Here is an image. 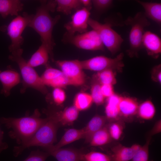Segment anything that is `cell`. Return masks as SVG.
<instances>
[{"mask_svg":"<svg viewBox=\"0 0 161 161\" xmlns=\"http://www.w3.org/2000/svg\"><path fill=\"white\" fill-rule=\"evenodd\" d=\"M28 26L33 29L40 36L43 44L49 51L53 59V49L55 44L52 38V31L55 25L60 18V15L52 17L50 12L55 11L56 7L55 1H41Z\"/></svg>","mask_w":161,"mask_h":161,"instance_id":"obj_1","label":"cell"},{"mask_svg":"<svg viewBox=\"0 0 161 161\" xmlns=\"http://www.w3.org/2000/svg\"><path fill=\"white\" fill-rule=\"evenodd\" d=\"M41 115L38 109H36L31 116L27 114L18 118L2 117L0 123L8 129H11L8 133L9 136L21 145L30 139L46 121L47 118H41Z\"/></svg>","mask_w":161,"mask_h":161,"instance_id":"obj_2","label":"cell"},{"mask_svg":"<svg viewBox=\"0 0 161 161\" xmlns=\"http://www.w3.org/2000/svg\"><path fill=\"white\" fill-rule=\"evenodd\" d=\"M46 122L39 129L34 135L25 143L14 147L13 154L15 157L20 155L27 148L40 146L43 148L50 147L57 140V133L60 126L52 114L47 113Z\"/></svg>","mask_w":161,"mask_h":161,"instance_id":"obj_3","label":"cell"},{"mask_svg":"<svg viewBox=\"0 0 161 161\" xmlns=\"http://www.w3.org/2000/svg\"><path fill=\"white\" fill-rule=\"evenodd\" d=\"M124 23L131 27L129 34V47L126 52L131 58L137 57L139 52L143 48L142 40L144 29L150 25V22L144 13L140 12L133 17H128Z\"/></svg>","mask_w":161,"mask_h":161,"instance_id":"obj_4","label":"cell"},{"mask_svg":"<svg viewBox=\"0 0 161 161\" xmlns=\"http://www.w3.org/2000/svg\"><path fill=\"white\" fill-rule=\"evenodd\" d=\"M23 49L11 53L9 56L10 60L16 62L20 70L23 78V88L21 90L24 92L28 88H31L44 94L47 93L46 86L33 67L29 66L22 57Z\"/></svg>","mask_w":161,"mask_h":161,"instance_id":"obj_5","label":"cell"},{"mask_svg":"<svg viewBox=\"0 0 161 161\" xmlns=\"http://www.w3.org/2000/svg\"><path fill=\"white\" fill-rule=\"evenodd\" d=\"M88 24L98 32L103 45L112 55L116 54L120 50L123 39L112 28L110 24H102L89 18Z\"/></svg>","mask_w":161,"mask_h":161,"instance_id":"obj_6","label":"cell"},{"mask_svg":"<svg viewBox=\"0 0 161 161\" xmlns=\"http://www.w3.org/2000/svg\"><path fill=\"white\" fill-rule=\"evenodd\" d=\"M33 16L24 12L22 16H16L6 27L7 34L11 41L8 47L11 53L22 49L21 46L24 39L22 34L26 27L28 26Z\"/></svg>","mask_w":161,"mask_h":161,"instance_id":"obj_7","label":"cell"},{"mask_svg":"<svg viewBox=\"0 0 161 161\" xmlns=\"http://www.w3.org/2000/svg\"><path fill=\"white\" fill-rule=\"evenodd\" d=\"M123 53H120L114 58L104 56H98L89 59L80 61L83 69L100 72L110 69L115 72H122L124 65L123 61Z\"/></svg>","mask_w":161,"mask_h":161,"instance_id":"obj_8","label":"cell"},{"mask_svg":"<svg viewBox=\"0 0 161 161\" xmlns=\"http://www.w3.org/2000/svg\"><path fill=\"white\" fill-rule=\"evenodd\" d=\"M64 39L66 42L82 49L103 51L104 49V46L99 34L93 29L72 36L65 34Z\"/></svg>","mask_w":161,"mask_h":161,"instance_id":"obj_9","label":"cell"},{"mask_svg":"<svg viewBox=\"0 0 161 161\" xmlns=\"http://www.w3.org/2000/svg\"><path fill=\"white\" fill-rule=\"evenodd\" d=\"M55 63L63 73L74 82L76 86L85 83L86 75L83 71L80 61L76 59L58 60Z\"/></svg>","mask_w":161,"mask_h":161,"instance_id":"obj_10","label":"cell"},{"mask_svg":"<svg viewBox=\"0 0 161 161\" xmlns=\"http://www.w3.org/2000/svg\"><path fill=\"white\" fill-rule=\"evenodd\" d=\"M90 14V10L84 7L77 10L72 16L71 20L64 25L67 30L65 34L72 36L76 32L82 34L87 31Z\"/></svg>","mask_w":161,"mask_h":161,"instance_id":"obj_11","label":"cell"},{"mask_svg":"<svg viewBox=\"0 0 161 161\" xmlns=\"http://www.w3.org/2000/svg\"><path fill=\"white\" fill-rule=\"evenodd\" d=\"M45 71L41 76L44 84L54 88H62L69 85L76 86L74 82L61 70L47 64Z\"/></svg>","mask_w":161,"mask_h":161,"instance_id":"obj_12","label":"cell"},{"mask_svg":"<svg viewBox=\"0 0 161 161\" xmlns=\"http://www.w3.org/2000/svg\"><path fill=\"white\" fill-rule=\"evenodd\" d=\"M44 149L58 161H81L82 155L85 153L82 150L73 148Z\"/></svg>","mask_w":161,"mask_h":161,"instance_id":"obj_13","label":"cell"},{"mask_svg":"<svg viewBox=\"0 0 161 161\" xmlns=\"http://www.w3.org/2000/svg\"><path fill=\"white\" fill-rule=\"evenodd\" d=\"M142 44L148 55L152 58H157L161 54V40L156 34L149 31L145 32Z\"/></svg>","mask_w":161,"mask_h":161,"instance_id":"obj_14","label":"cell"},{"mask_svg":"<svg viewBox=\"0 0 161 161\" xmlns=\"http://www.w3.org/2000/svg\"><path fill=\"white\" fill-rule=\"evenodd\" d=\"M0 81L2 85L1 93L7 97L12 89L20 83V76L18 73L12 69L0 71Z\"/></svg>","mask_w":161,"mask_h":161,"instance_id":"obj_15","label":"cell"},{"mask_svg":"<svg viewBox=\"0 0 161 161\" xmlns=\"http://www.w3.org/2000/svg\"><path fill=\"white\" fill-rule=\"evenodd\" d=\"M49 111L55 116L60 126H71L78 118L79 111L73 105L63 111Z\"/></svg>","mask_w":161,"mask_h":161,"instance_id":"obj_16","label":"cell"},{"mask_svg":"<svg viewBox=\"0 0 161 161\" xmlns=\"http://www.w3.org/2000/svg\"><path fill=\"white\" fill-rule=\"evenodd\" d=\"M139 106L136 100L120 96L119 107L120 119L130 118L137 114Z\"/></svg>","mask_w":161,"mask_h":161,"instance_id":"obj_17","label":"cell"},{"mask_svg":"<svg viewBox=\"0 0 161 161\" xmlns=\"http://www.w3.org/2000/svg\"><path fill=\"white\" fill-rule=\"evenodd\" d=\"M85 132L83 128L80 129H70L66 130L60 140L56 144L44 149H56L82 138H84Z\"/></svg>","mask_w":161,"mask_h":161,"instance_id":"obj_18","label":"cell"},{"mask_svg":"<svg viewBox=\"0 0 161 161\" xmlns=\"http://www.w3.org/2000/svg\"><path fill=\"white\" fill-rule=\"evenodd\" d=\"M107 120L106 116L97 115L90 120L83 128L86 143H89L94 134L106 124Z\"/></svg>","mask_w":161,"mask_h":161,"instance_id":"obj_19","label":"cell"},{"mask_svg":"<svg viewBox=\"0 0 161 161\" xmlns=\"http://www.w3.org/2000/svg\"><path fill=\"white\" fill-rule=\"evenodd\" d=\"M24 4L18 0H0V14L3 18L9 15L18 16Z\"/></svg>","mask_w":161,"mask_h":161,"instance_id":"obj_20","label":"cell"},{"mask_svg":"<svg viewBox=\"0 0 161 161\" xmlns=\"http://www.w3.org/2000/svg\"><path fill=\"white\" fill-rule=\"evenodd\" d=\"M111 150L112 153L109 155L111 161H129L137 152L131 147H126L120 144L112 147Z\"/></svg>","mask_w":161,"mask_h":161,"instance_id":"obj_21","label":"cell"},{"mask_svg":"<svg viewBox=\"0 0 161 161\" xmlns=\"http://www.w3.org/2000/svg\"><path fill=\"white\" fill-rule=\"evenodd\" d=\"M145 10L144 13L147 18L152 20L158 25L161 24V4L137 0Z\"/></svg>","mask_w":161,"mask_h":161,"instance_id":"obj_22","label":"cell"},{"mask_svg":"<svg viewBox=\"0 0 161 161\" xmlns=\"http://www.w3.org/2000/svg\"><path fill=\"white\" fill-rule=\"evenodd\" d=\"M120 97V96L114 93L107 98L105 113L107 120L112 121L121 119L119 107Z\"/></svg>","mask_w":161,"mask_h":161,"instance_id":"obj_23","label":"cell"},{"mask_svg":"<svg viewBox=\"0 0 161 161\" xmlns=\"http://www.w3.org/2000/svg\"><path fill=\"white\" fill-rule=\"evenodd\" d=\"M50 56L49 51L44 45L41 44L38 49L27 61L28 64L34 68L47 64Z\"/></svg>","mask_w":161,"mask_h":161,"instance_id":"obj_24","label":"cell"},{"mask_svg":"<svg viewBox=\"0 0 161 161\" xmlns=\"http://www.w3.org/2000/svg\"><path fill=\"white\" fill-rule=\"evenodd\" d=\"M112 140L106 124L94 134L89 143L90 146H100L110 143Z\"/></svg>","mask_w":161,"mask_h":161,"instance_id":"obj_25","label":"cell"},{"mask_svg":"<svg viewBox=\"0 0 161 161\" xmlns=\"http://www.w3.org/2000/svg\"><path fill=\"white\" fill-rule=\"evenodd\" d=\"M56 9L57 11L68 15L72 11L77 10L82 7L80 0H56Z\"/></svg>","mask_w":161,"mask_h":161,"instance_id":"obj_26","label":"cell"},{"mask_svg":"<svg viewBox=\"0 0 161 161\" xmlns=\"http://www.w3.org/2000/svg\"><path fill=\"white\" fill-rule=\"evenodd\" d=\"M115 71L110 69H107L97 72L93 76V79L100 85H115L117 83Z\"/></svg>","mask_w":161,"mask_h":161,"instance_id":"obj_27","label":"cell"},{"mask_svg":"<svg viewBox=\"0 0 161 161\" xmlns=\"http://www.w3.org/2000/svg\"><path fill=\"white\" fill-rule=\"evenodd\" d=\"M93 102L90 94L80 92L76 95L74 100L73 106L79 111H83L88 109Z\"/></svg>","mask_w":161,"mask_h":161,"instance_id":"obj_28","label":"cell"},{"mask_svg":"<svg viewBox=\"0 0 161 161\" xmlns=\"http://www.w3.org/2000/svg\"><path fill=\"white\" fill-rule=\"evenodd\" d=\"M155 112V108L153 103L150 100H147L139 105L137 114L142 119L149 120L154 117Z\"/></svg>","mask_w":161,"mask_h":161,"instance_id":"obj_29","label":"cell"},{"mask_svg":"<svg viewBox=\"0 0 161 161\" xmlns=\"http://www.w3.org/2000/svg\"><path fill=\"white\" fill-rule=\"evenodd\" d=\"M111 121L107 125L109 132L112 139L118 140L123 133L125 126L124 122L122 119Z\"/></svg>","mask_w":161,"mask_h":161,"instance_id":"obj_30","label":"cell"},{"mask_svg":"<svg viewBox=\"0 0 161 161\" xmlns=\"http://www.w3.org/2000/svg\"><path fill=\"white\" fill-rule=\"evenodd\" d=\"M91 86V95L93 102L97 106L100 105L104 102L105 98L101 90V85L97 81L93 79Z\"/></svg>","mask_w":161,"mask_h":161,"instance_id":"obj_31","label":"cell"},{"mask_svg":"<svg viewBox=\"0 0 161 161\" xmlns=\"http://www.w3.org/2000/svg\"><path fill=\"white\" fill-rule=\"evenodd\" d=\"M81 161H111V157L108 155L100 152L92 151L84 153Z\"/></svg>","mask_w":161,"mask_h":161,"instance_id":"obj_32","label":"cell"},{"mask_svg":"<svg viewBox=\"0 0 161 161\" xmlns=\"http://www.w3.org/2000/svg\"><path fill=\"white\" fill-rule=\"evenodd\" d=\"M150 137L148 138L146 143L141 146L136 153L131 159V161H148L149 146L151 140Z\"/></svg>","mask_w":161,"mask_h":161,"instance_id":"obj_33","label":"cell"},{"mask_svg":"<svg viewBox=\"0 0 161 161\" xmlns=\"http://www.w3.org/2000/svg\"><path fill=\"white\" fill-rule=\"evenodd\" d=\"M52 100L54 104L58 106L64 102L66 95L65 92L62 88H54L52 93Z\"/></svg>","mask_w":161,"mask_h":161,"instance_id":"obj_34","label":"cell"},{"mask_svg":"<svg viewBox=\"0 0 161 161\" xmlns=\"http://www.w3.org/2000/svg\"><path fill=\"white\" fill-rule=\"evenodd\" d=\"M49 156L47 152L38 149L32 151L23 161H45Z\"/></svg>","mask_w":161,"mask_h":161,"instance_id":"obj_35","label":"cell"},{"mask_svg":"<svg viewBox=\"0 0 161 161\" xmlns=\"http://www.w3.org/2000/svg\"><path fill=\"white\" fill-rule=\"evenodd\" d=\"M91 1L95 8L97 10L101 12L107 10L112 6L113 4V1L112 0Z\"/></svg>","mask_w":161,"mask_h":161,"instance_id":"obj_36","label":"cell"},{"mask_svg":"<svg viewBox=\"0 0 161 161\" xmlns=\"http://www.w3.org/2000/svg\"><path fill=\"white\" fill-rule=\"evenodd\" d=\"M151 78L154 81L161 83V66L160 64L154 66L152 69Z\"/></svg>","mask_w":161,"mask_h":161,"instance_id":"obj_37","label":"cell"},{"mask_svg":"<svg viewBox=\"0 0 161 161\" xmlns=\"http://www.w3.org/2000/svg\"><path fill=\"white\" fill-rule=\"evenodd\" d=\"M101 90L105 98H107L114 94L113 85L111 84L101 85Z\"/></svg>","mask_w":161,"mask_h":161,"instance_id":"obj_38","label":"cell"},{"mask_svg":"<svg viewBox=\"0 0 161 161\" xmlns=\"http://www.w3.org/2000/svg\"><path fill=\"white\" fill-rule=\"evenodd\" d=\"M161 120L157 121L155 123L152 129L149 133V135L153 136L161 132Z\"/></svg>","mask_w":161,"mask_h":161,"instance_id":"obj_39","label":"cell"},{"mask_svg":"<svg viewBox=\"0 0 161 161\" xmlns=\"http://www.w3.org/2000/svg\"><path fill=\"white\" fill-rule=\"evenodd\" d=\"M0 124L1 123H0V153L4 150L7 149L8 147L7 143L2 141L4 133L1 129Z\"/></svg>","mask_w":161,"mask_h":161,"instance_id":"obj_40","label":"cell"},{"mask_svg":"<svg viewBox=\"0 0 161 161\" xmlns=\"http://www.w3.org/2000/svg\"><path fill=\"white\" fill-rule=\"evenodd\" d=\"M83 7L86 8L90 10L92 8V2L90 0H80Z\"/></svg>","mask_w":161,"mask_h":161,"instance_id":"obj_41","label":"cell"},{"mask_svg":"<svg viewBox=\"0 0 161 161\" xmlns=\"http://www.w3.org/2000/svg\"><path fill=\"white\" fill-rule=\"evenodd\" d=\"M151 161H152V160H151Z\"/></svg>","mask_w":161,"mask_h":161,"instance_id":"obj_42","label":"cell"}]
</instances>
